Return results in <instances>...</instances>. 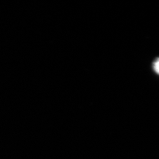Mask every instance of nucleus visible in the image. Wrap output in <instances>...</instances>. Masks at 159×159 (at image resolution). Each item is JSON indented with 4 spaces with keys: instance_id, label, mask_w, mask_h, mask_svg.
<instances>
[{
    "instance_id": "obj_1",
    "label": "nucleus",
    "mask_w": 159,
    "mask_h": 159,
    "mask_svg": "<svg viewBox=\"0 0 159 159\" xmlns=\"http://www.w3.org/2000/svg\"><path fill=\"white\" fill-rule=\"evenodd\" d=\"M153 68L154 70L159 75V57L157 58L153 63Z\"/></svg>"
}]
</instances>
